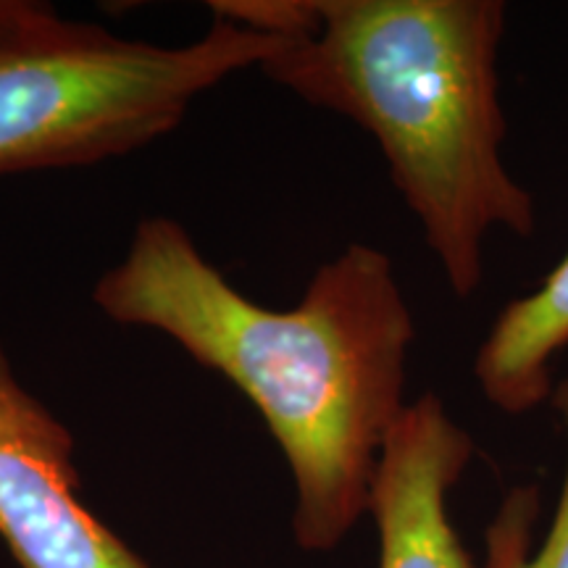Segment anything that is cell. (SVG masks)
Listing matches in <instances>:
<instances>
[{
    "label": "cell",
    "mask_w": 568,
    "mask_h": 568,
    "mask_svg": "<svg viewBox=\"0 0 568 568\" xmlns=\"http://www.w3.org/2000/svg\"><path fill=\"white\" fill-rule=\"evenodd\" d=\"M111 322L172 337L258 410L295 479L293 529L332 550L368 514L376 466L406 414L416 324L379 247L351 243L311 276L301 303L240 293L166 216L142 219L92 290Z\"/></svg>",
    "instance_id": "obj_1"
},
{
    "label": "cell",
    "mask_w": 568,
    "mask_h": 568,
    "mask_svg": "<svg viewBox=\"0 0 568 568\" xmlns=\"http://www.w3.org/2000/svg\"><path fill=\"white\" fill-rule=\"evenodd\" d=\"M211 9L216 19L284 34L261 63L268 80L379 142L389 180L460 301L485 282L489 232L535 234V197L503 159L497 55L506 3L222 0Z\"/></svg>",
    "instance_id": "obj_2"
},
{
    "label": "cell",
    "mask_w": 568,
    "mask_h": 568,
    "mask_svg": "<svg viewBox=\"0 0 568 568\" xmlns=\"http://www.w3.org/2000/svg\"><path fill=\"white\" fill-rule=\"evenodd\" d=\"M284 45L240 21L190 45L124 40L51 6L0 27V176L88 166L163 138L203 92Z\"/></svg>",
    "instance_id": "obj_3"
},
{
    "label": "cell",
    "mask_w": 568,
    "mask_h": 568,
    "mask_svg": "<svg viewBox=\"0 0 568 568\" xmlns=\"http://www.w3.org/2000/svg\"><path fill=\"white\" fill-rule=\"evenodd\" d=\"M0 537L21 568H155L80 497L74 437L0 345Z\"/></svg>",
    "instance_id": "obj_4"
},
{
    "label": "cell",
    "mask_w": 568,
    "mask_h": 568,
    "mask_svg": "<svg viewBox=\"0 0 568 568\" xmlns=\"http://www.w3.org/2000/svg\"><path fill=\"white\" fill-rule=\"evenodd\" d=\"M474 458V439L443 397L408 403L376 466L368 514L379 531V568H474L447 514V493Z\"/></svg>",
    "instance_id": "obj_5"
},
{
    "label": "cell",
    "mask_w": 568,
    "mask_h": 568,
    "mask_svg": "<svg viewBox=\"0 0 568 568\" xmlns=\"http://www.w3.org/2000/svg\"><path fill=\"white\" fill-rule=\"evenodd\" d=\"M568 347V253L531 293L497 314L474 358V379L500 414H531L556 393L552 366Z\"/></svg>",
    "instance_id": "obj_6"
},
{
    "label": "cell",
    "mask_w": 568,
    "mask_h": 568,
    "mask_svg": "<svg viewBox=\"0 0 568 568\" xmlns=\"http://www.w3.org/2000/svg\"><path fill=\"white\" fill-rule=\"evenodd\" d=\"M552 406L564 422L568 439V379L552 393ZM537 518V493L531 487L516 489L506 497L500 514L487 531V568H568V450L566 474L560 487L556 514L539 552L529 556L531 529Z\"/></svg>",
    "instance_id": "obj_7"
},
{
    "label": "cell",
    "mask_w": 568,
    "mask_h": 568,
    "mask_svg": "<svg viewBox=\"0 0 568 568\" xmlns=\"http://www.w3.org/2000/svg\"><path fill=\"white\" fill-rule=\"evenodd\" d=\"M30 0H0V27L9 24V21L19 19L21 13L30 11Z\"/></svg>",
    "instance_id": "obj_8"
}]
</instances>
